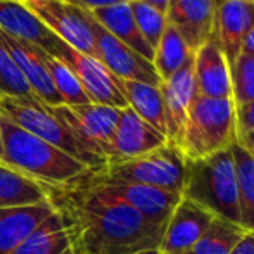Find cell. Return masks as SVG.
<instances>
[{
    "mask_svg": "<svg viewBox=\"0 0 254 254\" xmlns=\"http://www.w3.org/2000/svg\"><path fill=\"white\" fill-rule=\"evenodd\" d=\"M187 159L171 144L151 151L144 156L125 161H109L101 171L90 175L97 182H125V184L149 185L163 190L182 194L185 182Z\"/></svg>",
    "mask_w": 254,
    "mask_h": 254,
    "instance_id": "8992f818",
    "label": "cell"
},
{
    "mask_svg": "<svg viewBox=\"0 0 254 254\" xmlns=\"http://www.w3.org/2000/svg\"><path fill=\"white\" fill-rule=\"evenodd\" d=\"M63 214L74 254H135L159 249L164 225L154 223L102 187L83 178L73 185H45Z\"/></svg>",
    "mask_w": 254,
    "mask_h": 254,
    "instance_id": "6da1fadb",
    "label": "cell"
},
{
    "mask_svg": "<svg viewBox=\"0 0 254 254\" xmlns=\"http://www.w3.org/2000/svg\"><path fill=\"white\" fill-rule=\"evenodd\" d=\"M242 54H249V56H254V26H253V30L248 33L244 44H242Z\"/></svg>",
    "mask_w": 254,
    "mask_h": 254,
    "instance_id": "d590c367",
    "label": "cell"
},
{
    "mask_svg": "<svg viewBox=\"0 0 254 254\" xmlns=\"http://www.w3.org/2000/svg\"><path fill=\"white\" fill-rule=\"evenodd\" d=\"M49 201L47 187L0 163V209Z\"/></svg>",
    "mask_w": 254,
    "mask_h": 254,
    "instance_id": "cb8c5ba5",
    "label": "cell"
},
{
    "mask_svg": "<svg viewBox=\"0 0 254 254\" xmlns=\"http://www.w3.org/2000/svg\"><path fill=\"white\" fill-rule=\"evenodd\" d=\"M130 9H131V12H133L135 23H137L142 37L145 38V42H147L152 49H156L161 37H163L164 30H166V26H168L166 14L157 10L156 7L149 5V3L142 2V0H133V2H130Z\"/></svg>",
    "mask_w": 254,
    "mask_h": 254,
    "instance_id": "f1b7e54d",
    "label": "cell"
},
{
    "mask_svg": "<svg viewBox=\"0 0 254 254\" xmlns=\"http://www.w3.org/2000/svg\"><path fill=\"white\" fill-rule=\"evenodd\" d=\"M44 63L49 74H51V80L54 87H56L57 94L63 99L64 106H81V104L90 102L87 94H85L83 87L78 81V78L74 76V73L63 61L51 56V54L44 52Z\"/></svg>",
    "mask_w": 254,
    "mask_h": 254,
    "instance_id": "83f0119b",
    "label": "cell"
},
{
    "mask_svg": "<svg viewBox=\"0 0 254 254\" xmlns=\"http://www.w3.org/2000/svg\"><path fill=\"white\" fill-rule=\"evenodd\" d=\"M0 128L3 142L0 163L40 184L51 187L73 185L92 173L83 163L23 130L3 114L0 118Z\"/></svg>",
    "mask_w": 254,
    "mask_h": 254,
    "instance_id": "7a4b0ae2",
    "label": "cell"
},
{
    "mask_svg": "<svg viewBox=\"0 0 254 254\" xmlns=\"http://www.w3.org/2000/svg\"><path fill=\"white\" fill-rule=\"evenodd\" d=\"M54 114L69 128L78 142L97 157L109 159L111 140L116 130L120 109L101 104L51 106Z\"/></svg>",
    "mask_w": 254,
    "mask_h": 254,
    "instance_id": "52a82bcc",
    "label": "cell"
},
{
    "mask_svg": "<svg viewBox=\"0 0 254 254\" xmlns=\"http://www.w3.org/2000/svg\"><path fill=\"white\" fill-rule=\"evenodd\" d=\"M90 175H88V180L92 184L102 187L106 192L133 207L144 218L159 225H166L168 218L171 216L173 209L182 199V194H177V192L163 190V189L149 187V185L125 184V182H97Z\"/></svg>",
    "mask_w": 254,
    "mask_h": 254,
    "instance_id": "4fadbf2b",
    "label": "cell"
},
{
    "mask_svg": "<svg viewBox=\"0 0 254 254\" xmlns=\"http://www.w3.org/2000/svg\"><path fill=\"white\" fill-rule=\"evenodd\" d=\"M88 24H90L92 35H94L95 51H97V59L104 66L118 78V80H130V81H140V83L154 85L159 87L161 78L157 76L152 63L142 57L140 54L131 51L128 45L114 38L109 31H106L101 24L95 21L88 10Z\"/></svg>",
    "mask_w": 254,
    "mask_h": 254,
    "instance_id": "9c48e42d",
    "label": "cell"
},
{
    "mask_svg": "<svg viewBox=\"0 0 254 254\" xmlns=\"http://www.w3.org/2000/svg\"><path fill=\"white\" fill-rule=\"evenodd\" d=\"M234 144H237L234 101L197 95L178 144L185 159H201L230 149Z\"/></svg>",
    "mask_w": 254,
    "mask_h": 254,
    "instance_id": "277c9868",
    "label": "cell"
},
{
    "mask_svg": "<svg viewBox=\"0 0 254 254\" xmlns=\"http://www.w3.org/2000/svg\"><path fill=\"white\" fill-rule=\"evenodd\" d=\"M192 54H194V51L189 49L185 40L180 37V33L171 24H168L159 44L154 49L152 59V66L156 69L157 76L161 78V81L168 80L171 74L182 69L184 64L192 57Z\"/></svg>",
    "mask_w": 254,
    "mask_h": 254,
    "instance_id": "d4e9b609",
    "label": "cell"
},
{
    "mask_svg": "<svg viewBox=\"0 0 254 254\" xmlns=\"http://www.w3.org/2000/svg\"><path fill=\"white\" fill-rule=\"evenodd\" d=\"M63 2H67L71 5L78 7V9L83 10H95V9H102V7H109L114 5V3L120 2H127V0H63Z\"/></svg>",
    "mask_w": 254,
    "mask_h": 254,
    "instance_id": "d6a6232c",
    "label": "cell"
},
{
    "mask_svg": "<svg viewBox=\"0 0 254 254\" xmlns=\"http://www.w3.org/2000/svg\"><path fill=\"white\" fill-rule=\"evenodd\" d=\"M159 90L164 104L168 144L175 145L178 149L185 123H187L189 111L192 107V102L197 97V88H195L194 78V54L184 64L182 69L171 74L168 80L161 81Z\"/></svg>",
    "mask_w": 254,
    "mask_h": 254,
    "instance_id": "7c38bea8",
    "label": "cell"
},
{
    "mask_svg": "<svg viewBox=\"0 0 254 254\" xmlns=\"http://www.w3.org/2000/svg\"><path fill=\"white\" fill-rule=\"evenodd\" d=\"M0 118H2V111H0ZM2 151H3V142H2V128H0V161H2Z\"/></svg>",
    "mask_w": 254,
    "mask_h": 254,
    "instance_id": "74e56055",
    "label": "cell"
},
{
    "mask_svg": "<svg viewBox=\"0 0 254 254\" xmlns=\"http://www.w3.org/2000/svg\"><path fill=\"white\" fill-rule=\"evenodd\" d=\"M230 83L235 106L254 101V56L241 52L230 66Z\"/></svg>",
    "mask_w": 254,
    "mask_h": 254,
    "instance_id": "f546056e",
    "label": "cell"
},
{
    "mask_svg": "<svg viewBox=\"0 0 254 254\" xmlns=\"http://www.w3.org/2000/svg\"><path fill=\"white\" fill-rule=\"evenodd\" d=\"M135 254H161V253H159V249H147V251H140Z\"/></svg>",
    "mask_w": 254,
    "mask_h": 254,
    "instance_id": "f35d334b",
    "label": "cell"
},
{
    "mask_svg": "<svg viewBox=\"0 0 254 254\" xmlns=\"http://www.w3.org/2000/svg\"><path fill=\"white\" fill-rule=\"evenodd\" d=\"M232 254H254V232H248Z\"/></svg>",
    "mask_w": 254,
    "mask_h": 254,
    "instance_id": "836d02e7",
    "label": "cell"
},
{
    "mask_svg": "<svg viewBox=\"0 0 254 254\" xmlns=\"http://www.w3.org/2000/svg\"><path fill=\"white\" fill-rule=\"evenodd\" d=\"M182 195L197 202L213 216L241 225L237 170L232 149L201 159H187Z\"/></svg>",
    "mask_w": 254,
    "mask_h": 254,
    "instance_id": "3957f363",
    "label": "cell"
},
{
    "mask_svg": "<svg viewBox=\"0 0 254 254\" xmlns=\"http://www.w3.org/2000/svg\"><path fill=\"white\" fill-rule=\"evenodd\" d=\"M31 88L0 42V97H31ZM35 97V95H33Z\"/></svg>",
    "mask_w": 254,
    "mask_h": 254,
    "instance_id": "4dcf8cb0",
    "label": "cell"
},
{
    "mask_svg": "<svg viewBox=\"0 0 254 254\" xmlns=\"http://www.w3.org/2000/svg\"><path fill=\"white\" fill-rule=\"evenodd\" d=\"M0 111L17 127L67 152L92 171H101L102 168H106L107 161L85 149L74 138L69 128L54 114L52 107L38 101L33 95L31 97H0Z\"/></svg>",
    "mask_w": 254,
    "mask_h": 254,
    "instance_id": "5b68a950",
    "label": "cell"
},
{
    "mask_svg": "<svg viewBox=\"0 0 254 254\" xmlns=\"http://www.w3.org/2000/svg\"><path fill=\"white\" fill-rule=\"evenodd\" d=\"M216 216L206 211L197 202L182 195L164 225V234L159 244L161 254H185L206 234Z\"/></svg>",
    "mask_w": 254,
    "mask_h": 254,
    "instance_id": "8fae6325",
    "label": "cell"
},
{
    "mask_svg": "<svg viewBox=\"0 0 254 254\" xmlns=\"http://www.w3.org/2000/svg\"><path fill=\"white\" fill-rule=\"evenodd\" d=\"M168 144V138L161 131L145 123L130 107L120 109L116 130L109 149V161H125L131 157L144 156Z\"/></svg>",
    "mask_w": 254,
    "mask_h": 254,
    "instance_id": "5bb4252c",
    "label": "cell"
},
{
    "mask_svg": "<svg viewBox=\"0 0 254 254\" xmlns=\"http://www.w3.org/2000/svg\"><path fill=\"white\" fill-rule=\"evenodd\" d=\"M235 125H237V140L242 135L254 131V101L235 106Z\"/></svg>",
    "mask_w": 254,
    "mask_h": 254,
    "instance_id": "1f68e13d",
    "label": "cell"
},
{
    "mask_svg": "<svg viewBox=\"0 0 254 254\" xmlns=\"http://www.w3.org/2000/svg\"><path fill=\"white\" fill-rule=\"evenodd\" d=\"M52 211L51 201L0 209V254H12Z\"/></svg>",
    "mask_w": 254,
    "mask_h": 254,
    "instance_id": "ffe728a7",
    "label": "cell"
},
{
    "mask_svg": "<svg viewBox=\"0 0 254 254\" xmlns=\"http://www.w3.org/2000/svg\"><path fill=\"white\" fill-rule=\"evenodd\" d=\"M214 2H216V5H220V3L223 2V0H214Z\"/></svg>",
    "mask_w": 254,
    "mask_h": 254,
    "instance_id": "ab89813d",
    "label": "cell"
},
{
    "mask_svg": "<svg viewBox=\"0 0 254 254\" xmlns=\"http://www.w3.org/2000/svg\"><path fill=\"white\" fill-rule=\"evenodd\" d=\"M56 57L73 71L92 104H101L116 109L128 107L118 87V78L99 59L74 51L67 44L61 45Z\"/></svg>",
    "mask_w": 254,
    "mask_h": 254,
    "instance_id": "30bf717a",
    "label": "cell"
},
{
    "mask_svg": "<svg viewBox=\"0 0 254 254\" xmlns=\"http://www.w3.org/2000/svg\"><path fill=\"white\" fill-rule=\"evenodd\" d=\"M237 144L241 145V147H244L246 151L254 157V131H249V133L242 135V137L237 140Z\"/></svg>",
    "mask_w": 254,
    "mask_h": 254,
    "instance_id": "e575fe53",
    "label": "cell"
},
{
    "mask_svg": "<svg viewBox=\"0 0 254 254\" xmlns=\"http://www.w3.org/2000/svg\"><path fill=\"white\" fill-rule=\"evenodd\" d=\"M0 30L9 37L28 42L54 57L64 44L45 26L37 14L24 5L23 0H0Z\"/></svg>",
    "mask_w": 254,
    "mask_h": 254,
    "instance_id": "e0dca14e",
    "label": "cell"
},
{
    "mask_svg": "<svg viewBox=\"0 0 254 254\" xmlns=\"http://www.w3.org/2000/svg\"><path fill=\"white\" fill-rule=\"evenodd\" d=\"M248 230L242 225L216 218L197 244L185 254H232Z\"/></svg>",
    "mask_w": 254,
    "mask_h": 254,
    "instance_id": "4316f807",
    "label": "cell"
},
{
    "mask_svg": "<svg viewBox=\"0 0 254 254\" xmlns=\"http://www.w3.org/2000/svg\"><path fill=\"white\" fill-rule=\"evenodd\" d=\"M0 42L5 45L7 52L10 54L12 61L16 63L17 69L24 76L26 83L30 85L31 94L47 106H64L61 95L54 87L51 74L44 63V51L24 40H17L9 37L0 30Z\"/></svg>",
    "mask_w": 254,
    "mask_h": 254,
    "instance_id": "2e32d148",
    "label": "cell"
},
{
    "mask_svg": "<svg viewBox=\"0 0 254 254\" xmlns=\"http://www.w3.org/2000/svg\"><path fill=\"white\" fill-rule=\"evenodd\" d=\"M127 2H133V0H127Z\"/></svg>",
    "mask_w": 254,
    "mask_h": 254,
    "instance_id": "60d3db41",
    "label": "cell"
},
{
    "mask_svg": "<svg viewBox=\"0 0 254 254\" xmlns=\"http://www.w3.org/2000/svg\"><path fill=\"white\" fill-rule=\"evenodd\" d=\"M194 78L201 97L232 99L230 64L214 37L194 52Z\"/></svg>",
    "mask_w": 254,
    "mask_h": 254,
    "instance_id": "d6986e66",
    "label": "cell"
},
{
    "mask_svg": "<svg viewBox=\"0 0 254 254\" xmlns=\"http://www.w3.org/2000/svg\"><path fill=\"white\" fill-rule=\"evenodd\" d=\"M230 149L237 170L241 225L248 232H254V157L239 144Z\"/></svg>",
    "mask_w": 254,
    "mask_h": 254,
    "instance_id": "484cf974",
    "label": "cell"
},
{
    "mask_svg": "<svg viewBox=\"0 0 254 254\" xmlns=\"http://www.w3.org/2000/svg\"><path fill=\"white\" fill-rule=\"evenodd\" d=\"M23 3L37 14L45 26L64 44L97 59L94 35L83 9H78L63 0H23Z\"/></svg>",
    "mask_w": 254,
    "mask_h": 254,
    "instance_id": "ba28073f",
    "label": "cell"
},
{
    "mask_svg": "<svg viewBox=\"0 0 254 254\" xmlns=\"http://www.w3.org/2000/svg\"><path fill=\"white\" fill-rule=\"evenodd\" d=\"M142 2L149 3V5L156 7L157 10H161V12H164V14H166V9H168V2H170V0H142Z\"/></svg>",
    "mask_w": 254,
    "mask_h": 254,
    "instance_id": "8d00e7d4",
    "label": "cell"
},
{
    "mask_svg": "<svg viewBox=\"0 0 254 254\" xmlns=\"http://www.w3.org/2000/svg\"><path fill=\"white\" fill-rule=\"evenodd\" d=\"M216 9L214 0H170L166 19L180 33L189 49L195 52L214 37Z\"/></svg>",
    "mask_w": 254,
    "mask_h": 254,
    "instance_id": "9a60e30c",
    "label": "cell"
},
{
    "mask_svg": "<svg viewBox=\"0 0 254 254\" xmlns=\"http://www.w3.org/2000/svg\"><path fill=\"white\" fill-rule=\"evenodd\" d=\"M12 254H74L69 228L63 214L54 211L14 249Z\"/></svg>",
    "mask_w": 254,
    "mask_h": 254,
    "instance_id": "7402d4cb",
    "label": "cell"
},
{
    "mask_svg": "<svg viewBox=\"0 0 254 254\" xmlns=\"http://www.w3.org/2000/svg\"><path fill=\"white\" fill-rule=\"evenodd\" d=\"M118 87L127 101V106L166 137V118L159 87L130 80H118Z\"/></svg>",
    "mask_w": 254,
    "mask_h": 254,
    "instance_id": "603a6c76",
    "label": "cell"
},
{
    "mask_svg": "<svg viewBox=\"0 0 254 254\" xmlns=\"http://www.w3.org/2000/svg\"><path fill=\"white\" fill-rule=\"evenodd\" d=\"M90 14L95 17V21L101 24L104 30L109 31L114 38H118L125 45H128L131 51L140 54L142 57H145V59L152 63L154 49L142 37L140 30H138L137 23H135L133 12L130 9V2H120L109 7L95 9Z\"/></svg>",
    "mask_w": 254,
    "mask_h": 254,
    "instance_id": "44dd1931",
    "label": "cell"
},
{
    "mask_svg": "<svg viewBox=\"0 0 254 254\" xmlns=\"http://www.w3.org/2000/svg\"><path fill=\"white\" fill-rule=\"evenodd\" d=\"M254 26V0H223L214 17V38L228 64L241 56L242 44Z\"/></svg>",
    "mask_w": 254,
    "mask_h": 254,
    "instance_id": "ac0fdd59",
    "label": "cell"
}]
</instances>
